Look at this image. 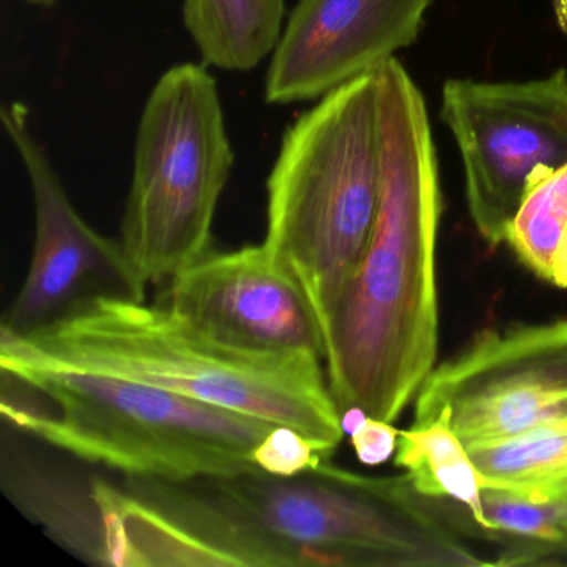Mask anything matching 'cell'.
<instances>
[{
	"label": "cell",
	"instance_id": "1",
	"mask_svg": "<svg viewBox=\"0 0 567 567\" xmlns=\"http://www.w3.org/2000/svg\"><path fill=\"white\" fill-rule=\"evenodd\" d=\"M380 87L381 188L360 268L324 334V370L341 416L394 423L436 367L437 231L443 197L423 94L390 59Z\"/></svg>",
	"mask_w": 567,
	"mask_h": 567
},
{
	"label": "cell",
	"instance_id": "2",
	"mask_svg": "<svg viewBox=\"0 0 567 567\" xmlns=\"http://www.w3.org/2000/svg\"><path fill=\"white\" fill-rule=\"evenodd\" d=\"M137 491L204 547L212 566H489L406 474L363 476L323 461L295 477L142 480Z\"/></svg>",
	"mask_w": 567,
	"mask_h": 567
},
{
	"label": "cell",
	"instance_id": "3",
	"mask_svg": "<svg viewBox=\"0 0 567 567\" xmlns=\"http://www.w3.org/2000/svg\"><path fill=\"white\" fill-rule=\"evenodd\" d=\"M0 360L122 378L284 424L327 460L344 436L323 358L224 343L165 303L95 297L34 333L2 328Z\"/></svg>",
	"mask_w": 567,
	"mask_h": 567
},
{
	"label": "cell",
	"instance_id": "4",
	"mask_svg": "<svg viewBox=\"0 0 567 567\" xmlns=\"http://www.w3.org/2000/svg\"><path fill=\"white\" fill-rule=\"evenodd\" d=\"M380 188L373 72L328 92L295 121L267 182L265 248L303 291L323 343L370 244Z\"/></svg>",
	"mask_w": 567,
	"mask_h": 567
},
{
	"label": "cell",
	"instance_id": "5",
	"mask_svg": "<svg viewBox=\"0 0 567 567\" xmlns=\"http://www.w3.org/2000/svg\"><path fill=\"white\" fill-rule=\"evenodd\" d=\"M54 413L2 401V414L79 460L172 483L261 471L255 450L277 424L162 388L29 361L0 360Z\"/></svg>",
	"mask_w": 567,
	"mask_h": 567
},
{
	"label": "cell",
	"instance_id": "6",
	"mask_svg": "<svg viewBox=\"0 0 567 567\" xmlns=\"http://www.w3.org/2000/svg\"><path fill=\"white\" fill-rule=\"evenodd\" d=\"M234 158L214 75L192 62L168 69L138 122L118 241L147 287L171 284L212 250Z\"/></svg>",
	"mask_w": 567,
	"mask_h": 567
},
{
	"label": "cell",
	"instance_id": "7",
	"mask_svg": "<svg viewBox=\"0 0 567 567\" xmlns=\"http://www.w3.org/2000/svg\"><path fill=\"white\" fill-rule=\"evenodd\" d=\"M441 118L460 148L471 221L489 247L506 244L529 175L567 164V71L524 82L450 79Z\"/></svg>",
	"mask_w": 567,
	"mask_h": 567
},
{
	"label": "cell",
	"instance_id": "8",
	"mask_svg": "<svg viewBox=\"0 0 567 567\" xmlns=\"http://www.w3.org/2000/svg\"><path fill=\"white\" fill-rule=\"evenodd\" d=\"M413 423L446 413L467 450L566 417L567 320L484 328L434 367L414 400Z\"/></svg>",
	"mask_w": 567,
	"mask_h": 567
},
{
	"label": "cell",
	"instance_id": "9",
	"mask_svg": "<svg viewBox=\"0 0 567 567\" xmlns=\"http://www.w3.org/2000/svg\"><path fill=\"white\" fill-rule=\"evenodd\" d=\"M2 125L31 182L35 238L31 267L2 328L31 334L95 297L145 300L147 285L121 244L102 237L81 217L51 158L29 125L22 104L2 107Z\"/></svg>",
	"mask_w": 567,
	"mask_h": 567
},
{
	"label": "cell",
	"instance_id": "10",
	"mask_svg": "<svg viewBox=\"0 0 567 567\" xmlns=\"http://www.w3.org/2000/svg\"><path fill=\"white\" fill-rule=\"evenodd\" d=\"M433 0H298L265 75L268 104L317 101L416 41Z\"/></svg>",
	"mask_w": 567,
	"mask_h": 567
},
{
	"label": "cell",
	"instance_id": "11",
	"mask_svg": "<svg viewBox=\"0 0 567 567\" xmlns=\"http://www.w3.org/2000/svg\"><path fill=\"white\" fill-rule=\"evenodd\" d=\"M167 285L164 303L224 343L323 358V341L303 291L264 244L210 250Z\"/></svg>",
	"mask_w": 567,
	"mask_h": 567
},
{
	"label": "cell",
	"instance_id": "12",
	"mask_svg": "<svg viewBox=\"0 0 567 567\" xmlns=\"http://www.w3.org/2000/svg\"><path fill=\"white\" fill-rule=\"evenodd\" d=\"M2 483L12 503L44 526L52 539L95 564L107 563L104 514L94 484L81 486L64 474L51 473L25 461L2 463Z\"/></svg>",
	"mask_w": 567,
	"mask_h": 567
},
{
	"label": "cell",
	"instance_id": "13",
	"mask_svg": "<svg viewBox=\"0 0 567 567\" xmlns=\"http://www.w3.org/2000/svg\"><path fill=\"white\" fill-rule=\"evenodd\" d=\"M393 461L417 494L451 499L447 514L461 534L481 523L483 477L444 411L431 423L400 431Z\"/></svg>",
	"mask_w": 567,
	"mask_h": 567
},
{
	"label": "cell",
	"instance_id": "14",
	"mask_svg": "<svg viewBox=\"0 0 567 567\" xmlns=\"http://www.w3.org/2000/svg\"><path fill=\"white\" fill-rule=\"evenodd\" d=\"M484 487L546 504L567 533V417L470 450Z\"/></svg>",
	"mask_w": 567,
	"mask_h": 567
},
{
	"label": "cell",
	"instance_id": "15",
	"mask_svg": "<svg viewBox=\"0 0 567 567\" xmlns=\"http://www.w3.org/2000/svg\"><path fill=\"white\" fill-rule=\"evenodd\" d=\"M285 11V0H185L184 25L205 64L248 72L277 49Z\"/></svg>",
	"mask_w": 567,
	"mask_h": 567
},
{
	"label": "cell",
	"instance_id": "16",
	"mask_svg": "<svg viewBox=\"0 0 567 567\" xmlns=\"http://www.w3.org/2000/svg\"><path fill=\"white\" fill-rule=\"evenodd\" d=\"M567 231V164L537 167L527 178L506 244L540 280L550 281Z\"/></svg>",
	"mask_w": 567,
	"mask_h": 567
},
{
	"label": "cell",
	"instance_id": "17",
	"mask_svg": "<svg viewBox=\"0 0 567 567\" xmlns=\"http://www.w3.org/2000/svg\"><path fill=\"white\" fill-rule=\"evenodd\" d=\"M254 460L264 473L277 477L300 476L328 461L300 431L284 424H277L264 437Z\"/></svg>",
	"mask_w": 567,
	"mask_h": 567
},
{
	"label": "cell",
	"instance_id": "18",
	"mask_svg": "<svg viewBox=\"0 0 567 567\" xmlns=\"http://www.w3.org/2000/svg\"><path fill=\"white\" fill-rule=\"evenodd\" d=\"M398 434L400 431L393 426V423L363 416L350 433L351 446L361 463L377 466L394 456Z\"/></svg>",
	"mask_w": 567,
	"mask_h": 567
},
{
	"label": "cell",
	"instance_id": "19",
	"mask_svg": "<svg viewBox=\"0 0 567 567\" xmlns=\"http://www.w3.org/2000/svg\"><path fill=\"white\" fill-rule=\"evenodd\" d=\"M549 284L556 288H567V231L564 235L556 261H554L553 277H550Z\"/></svg>",
	"mask_w": 567,
	"mask_h": 567
},
{
	"label": "cell",
	"instance_id": "20",
	"mask_svg": "<svg viewBox=\"0 0 567 567\" xmlns=\"http://www.w3.org/2000/svg\"><path fill=\"white\" fill-rule=\"evenodd\" d=\"M553 4L557 22H559L560 29L567 34V0H553Z\"/></svg>",
	"mask_w": 567,
	"mask_h": 567
},
{
	"label": "cell",
	"instance_id": "21",
	"mask_svg": "<svg viewBox=\"0 0 567 567\" xmlns=\"http://www.w3.org/2000/svg\"><path fill=\"white\" fill-rule=\"evenodd\" d=\"M28 2H32V4H49L52 0H28Z\"/></svg>",
	"mask_w": 567,
	"mask_h": 567
},
{
	"label": "cell",
	"instance_id": "22",
	"mask_svg": "<svg viewBox=\"0 0 567 567\" xmlns=\"http://www.w3.org/2000/svg\"><path fill=\"white\" fill-rule=\"evenodd\" d=\"M566 417H567V406H566Z\"/></svg>",
	"mask_w": 567,
	"mask_h": 567
}]
</instances>
